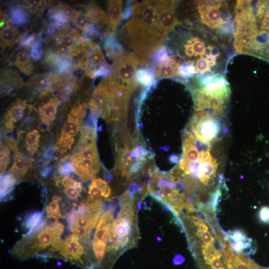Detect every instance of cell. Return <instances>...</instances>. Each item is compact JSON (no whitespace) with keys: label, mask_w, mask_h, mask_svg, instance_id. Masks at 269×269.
Instances as JSON below:
<instances>
[{"label":"cell","mask_w":269,"mask_h":269,"mask_svg":"<svg viewBox=\"0 0 269 269\" xmlns=\"http://www.w3.org/2000/svg\"><path fill=\"white\" fill-rule=\"evenodd\" d=\"M234 47L269 63V0H239L234 8Z\"/></svg>","instance_id":"obj_1"},{"label":"cell","mask_w":269,"mask_h":269,"mask_svg":"<svg viewBox=\"0 0 269 269\" xmlns=\"http://www.w3.org/2000/svg\"><path fill=\"white\" fill-rule=\"evenodd\" d=\"M202 83L201 86L192 89L195 111H205L225 116L229 103L231 90L226 79L219 77L210 83Z\"/></svg>","instance_id":"obj_2"},{"label":"cell","mask_w":269,"mask_h":269,"mask_svg":"<svg viewBox=\"0 0 269 269\" xmlns=\"http://www.w3.org/2000/svg\"><path fill=\"white\" fill-rule=\"evenodd\" d=\"M63 231V224L56 221L34 235L25 236L14 247L12 253L21 259L37 256L39 252L60 242Z\"/></svg>","instance_id":"obj_3"},{"label":"cell","mask_w":269,"mask_h":269,"mask_svg":"<svg viewBox=\"0 0 269 269\" xmlns=\"http://www.w3.org/2000/svg\"><path fill=\"white\" fill-rule=\"evenodd\" d=\"M87 104L74 106L70 111L64 123L60 136L56 142V149L63 155L70 150L75 141V137L81 129L82 120L86 113Z\"/></svg>","instance_id":"obj_4"},{"label":"cell","mask_w":269,"mask_h":269,"mask_svg":"<svg viewBox=\"0 0 269 269\" xmlns=\"http://www.w3.org/2000/svg\"><path fill=\"white\" fill-rule=\"evenodd\" d=\"M78 56L73 68L84 70L85 75L89 78H95L97 72L107 63L100 47L91 40Z\"/></svg>","instance_id":"obj_5"},{"label":"cell","mask_w":269,"mask_h":269,"mask_svg":"<svg viewBox=\"0 0 269 269\" xmlns=\"http://www.w3.org/2000/svg\"><path fill=\"white\" fill-rule=\"evenodd\" d=\"M108 84L111 93L112 119L115 121L122 120L126 116L130 97L134 89L119 82L111 75Z\"/></svg>","instance_id":"obj_6"},{"label":"cell","mask_w":269,"mask_h":269,"mask_svg":"<svg viewBox=\"0 0 269 269\" xmlns=\"http://www.w3.org/2000/svg\"><path fill=\"white\" fill-rule=\"evenodd\" d=\"M139 64L134 53L124 54L114 60L113 72L111 75L121 84L135 89L138 84L135 73Z\"/></svg>","instance_id":"obj_7"},{"label":"cell","mask_w":269,"mask_h":269,"mask_svg":"<svg viewBox=\"0 0 269 269\" xmlns=\"http://www.w3.org/2000/svg\"><path fill=\"white\" fill-rule=\"evenodd\" d=\"M224 3L222 0L198 1V10L202 23L212 29L223 26L226 22Z\"/></svg>","instance_id":"obj_8"},{"label":"cell","mask_w":269,"mask_h":269,"mask_svg":"<svg viewBox=\"0 0 269 269\" xmlns=\"http://www.w3.org/2000/svg\"><path fill=\"white\" fill-rule=\"evenodd\" d=\"M89 108L94 117L109 118L111 112V99L108 80L106 78L94 90Z\"/></svg>","instance_id":"obj_9"},{"label":"cell","mask_w":269,"mask_h":269,"mask_svg":"<svg viewBox=\"0 0 269 269\" xmlns=\"http://www.w3.org/2000/svg\"><path fill=\"white\" fill-rule=\"evenodd\" d=\"M153 71L157 79L173 78L179 77L181 65L171 57L164 47L154 54L152 59Z\"/></svg>","instance_id":"obj_10"},{"label":"cell","mask_w":269,"mask_h":269,"mask_svg":"<svg viewBox=\"0 0 269 269\" xmlns=\"http://www.w3.org/2000/svg\"><path fill=\"white\" fill-rule=\"evenodd\" d=\"M178 2L176 0H156L158 11L157 29L165 37L180 23L174 13Z\"/></svg>","instance_id":"obj_11"},{"label":"cell","mask_w":269,"mask_h":269,"mask_svg":"<svg viewBox=\"0 0 269 269\" xmlns=\"http://www.w3.org/2000/svg\"><path fill=\"white\" fill-rule=\"evenodd\" d=\"M58 251L62 258L85 267L82 258L84 254V248L79 241V238L74 234L68 236L62 241Z\"/></svg>","instance_id":"obj_12"},{"label":"cell","mask_w":269,"mask_h":269,"mask_svg":"<svg viewBox=\"0 0 269 269\" xmlns=\"http://www.w3.org/2000/svg\"><path fill=\"white\" fill-rule=\"evenodd\" d=\"M102 212V210L95 212L86 213L82 215L77 214L74 225L70 230L79 239H87L91 231L96 226Z\"/></svg>","instance_id":"obj_13"},{"label":"cell","mask_w":269,"mask_h":269,"mask_svg":"<svg viewBox=\"0 0 269 269\" xmlns=\"http://www.w3.org/2000/svg\"><path fill=\"white\" fill-rule=\"evenodd\" d=\"M184 53L186 56L195 58L193 60L206 57L219 51L216 46L197 36L188 39L184 46Z\"/></svg>","instance_id":"obj_14"},{"label":"cell","mask_w":269,"mask_h":269,"mask_svg":"<svg viewBox=\"0 0 269 269\" xmlns=\"http://www.w3.org/2000/svg\"><path fill=\"white\" fill-rule=\"evenodd\" d=\"M26 103L16 99L7 110L5 115L3 126L6 132L12 131L16 124L23 118L26 107Z\"/></svg>","instance_id":"obj_15"},{"label":"cell","mask_w":269,"mask_h":269,"mask_svg":"<svg viewBox=\"0 0 269 269\" xmlns=\"http://www.w3.org/2000/svg\"><path fill=\"white\" fill-rule=\"evenodd\" d=\"M13 162L8 173L12 175L16 182L26 175L31 164L29 159L18 148L13 151Z\"/></svg>","instance_id":"obj_16"},{"label":"cell","mask_w":269,"mask_h":269,"mask_svg":"<svg viewBox=\"0 0 269 269\" xmlns=\"http://www.w3.org/2000/svg\"><path fill=\"white\" fill-rule=\"evenodd\" d=\"M60 103L58 97H54L38 108L39 119L45 126L48 127L55 119Z\"/></svg>","instance_id":"obj_17"},{"label":"cell","mask_w":269,"mask_h":269,"mask_svg":"<svg viewBox=\"0 0 269 269\" xmlns=\"http://www.w3.org/2000/svg\"><path fill=\"white\" fill-rule=\"evenodd\" d=\"M122 4L123 1L120 0H111L108 2L107 16L110 27L113 33L123 18Z\"/></svg>","instance_id":"obj_18"},{"label":"cell","mask_w":269,"mask_h":269,"mask_svg":"<svg viewBox=\"0 0 269 269\" xmlns=\"http://www.w3.org/2000/svg\"><path fill=\"white\" fill-rule=\"evenodd\" d=\"M6 16H3L0 22V45L3 50L7 46H12L15 42L17 34V29L11 26L9 21H7Z\"/></svg>","instance_id":"obj_19"},{"label":"cell","mask_w":269,"mask_h":269,"mask_svg":"<svg viewBox=\"0 0 269 269\" xmlns=\"http://www.w3.org/2000/svg\"><path fill=\"white\" fill-rule=\"evenodd\" d=\"M111 194V188L107 182L101 178L94 179L89 186L88 197L97 199L101 197L107 198Z\"/></svg>","instance_id":"obj_20"},{"label":"cell","mask_w":269,"mask_h":269,"mask_svg":"<svg viewBox=\"0 0 269 269\" xmlns=\"http://www.w3.org/2000/svg\"><path fill=\"white\" fill-rule=\"evenodd\" d=\"M104 46L107 56L113 61L125 54L122 44L112 36L106 38Z\"/></svg>","instance_id":"obj_21"},{"label":"cell","mask_w":269,"mask_h":269,"mask_svg":"<svg viewBox=\"0 0 269 269\" xmlns=\"http://www.w3.org/2000/svg\"><path fill=\"white\" fill-rule=\"evenodd\" d=\"M26 9L21 5L10 7L9 12L8 21L16 25H22L29 20V15Z\"/></svg>","instance_id":"obj_22"},{"label":"cell","mask_w":269,"mask_h":269,"mask_svg":"<svg viewBox=\"0 0 269 269\" xmlns=\"http://www.w3.org/2000/svg\"><path fill=\"white\" fill-rule=\"evenodd\" d=\"M14 64L27 75H30L32 73L33 68L30 62L29 54L25 50H20L16 53Z\"/></svg>","instance_id":"obj_23"},{"label":"cell","mask_w":269,"mask_h":269,"mask_svg":"<svg viewBox=\"0 0 269 269\" xmlns=\"http://www.w3.org/2000/svg\"><path fill=\"white\" fill-rule=\"evenodd\" d=\"M40 134L38 130L33 129L26 133L24 146L27 152L31 156L34 155L38 150Z\"/></svg>","instance_id":"obj_24"},{"label":"cell","mask_w":269,"mask_h":269,"mask_svg":"<svg viewBox=\"0 0 269 269\" xmlns=\"http://www.w3.org/2000/svg\"><path fill=\"white\" fill-rule=\"evenodd\" d=\"M16 182L14 177L9 173L0 176V199L5 198L13 190Z\"/></svg>","instance_id":"obj_25"},{"label":"cell","mask_w":269,"mask_h":269,"mask_svg":"<svg viewBox=\"0 0 269 269\" xmlns=\"http://www.w3.org/2000/svg\"><path fill=\"white\" fill-rule=\"evenodd\" d=\"M154 77L153 70L149 68H139L135 73V79L137 83L145 86H150L154 81Z\"/></svg>","instance_id":"obj_26"},{"label":"cell","mask_w":269,"mask_h":269,"mask_svg":"<svg viewBox=\"0 0 269 269\" xmlns=\"http://www.w3.org/2000/svg\"><path fill=\"white\" fill-rule=\"evenodd\" d=\"M82 188L81 183L76 181L74 184L63 187V192L68 198L74 200L77 199L80 196Z\"/></svg>","instance_id":"obj_27"},{"label":"cell","mask_w":269,"mask_h":269,"mask_svg":"<svg viewBox=\"0 0 269 269\" xmlns=\"http://www.w3.org/2000/svg\"><path fill=\"white\" fill-rule=\"evenodd\" d=\"M10 148L3 143L0 144V173H3L10 161Z\"/></svg>","instance_id":"obj_28"},{"label":"cell","mask_w":269,"mask_h":269,"mask_svg":"<svg viewBox=\"0 0 269 269\" xmlns=\"http://www.w3.org/2000/svg\"><path fill=\"white\" fill-rule=\"evenodd\" d=\"M42 213L41 212H34L30 214L24 222L25 227L29 230L37 226L42 220Z\"/></svg>","instance_id":"obj_29"},{"label":"cell","mask_w":269,"mask_h":269,"mask_svg":"<svg viewBox=\"0 0 269 269\" xmlns=\"http://www.w3.org/2000/svg\"><path fill=\"white\" fill-rule=\"evenodd\" d=\"M45 212L48 218L57 219L62 217L58 204L53 201L46 206Z\"/></svg>","instance_id":"obj_30"},{"label":"cell","mask_w":269,"mask_h":269,"mask_svg":"<svg viewBox=\"0 0 269 269\" xmlns=\"http://www.w3.org/2000/svg\"><path fill=\"white\" fill-rule=\"evenodd\" d=\"M58 6L62 13L71 22L77 13V10L70 5L64 3H59Z\"/></svg>","instance_id":"obj_31"},{"label":"cell","mask_w":269,"mask_h":269,"mask_svg":"<svg viewBox=\"0 0 269 269\" xmlns=\"http://www.w3.org/2000/svg\"><path fill=\"white\" fill-rule=\"evenodd\" d=\"M58 172L60 174L65 176L68 175L72 172H74L72 165L70 160L66 161V159L64 158L59 166Z\"/></svg>","instance_id":"obj_32"},{"label":"cell","mask_w":269,"mask_h":269,"mask_svg":"<svg viewBox=\"0 0 269 269\" xmlns=\"http://www.w3.org/2000/svg\"><path fill=\"white\" fill-rule=\"evenodd\" d=\"M42 54V46L40 42L37 41L31 48L30 56L34 60H38L41 58Z\"/></svg>","instance_id":"obj_33"},{"label":"cell","mask_w":269,"mask_h":269,"mask_svg":"<svg viewBox=\"0 0 269 269\" xmlns=\"http://www.w3.org/2000/svg\"><path fill=\"white\" fill-rule=\"evenodd\" d=\"M259 217L264 223L269 222V212L267 207H262L259 212Z\"/></svg>","instance_id":"obj_34"},{"label":"cell","mask_w":269,"mask_h":269,"mask_svg":"<svg viewBox=\"0 0 269 269\" xmlns=\"http://www.w3.org/2000/svg\"><path fill=\"white\" fill-rule=\"evenodd\" d=\"M184 260L182 256L178 255L174 258L173 262L175 264H180L183 262Z\"/></svg>","instance_id":"obj_35"},{"label":"cell","mask_w":269,"mask_h":269,"mask_svg":"<svg viewBox=\"0 0 269 269\" xmlns=\"http://www.w3.org/2000/svg\"><path fill=\"white\" fill-rule=\"evenodd\" d=\"M61 200V198L60 197L57 195H55L52 198V201L56 203H59V202Z\"/></svg>","instance_id":"obj_36"}]
</instances>
